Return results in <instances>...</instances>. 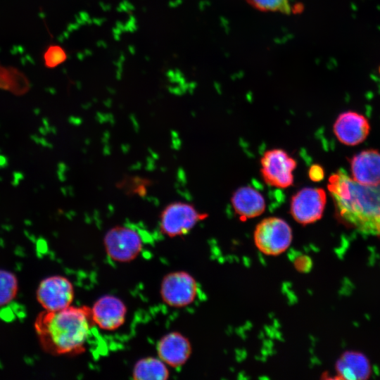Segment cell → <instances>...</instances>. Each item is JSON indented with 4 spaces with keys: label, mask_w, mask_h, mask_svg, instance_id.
<instances>
[{
    "label": "cell",
    "mask_w": 380,
    "mask_h": 380,
    "mask_svg": "<svg viewBox=\"0 0 380 380\" xmlns=\"http://www.w3.org/2000/svg\"><path fill=\"white\" fill-rule=\"evenodd\" d=\"M327 188L340 222L361 233L380 236V183L360 184L339 170L329 176Z\"/></svg>",
    "instance_id": "6da1fadb"
},
{
    "label": "cell",
    "mask_w": 380,
    "mask_h": 380,
    "mask_svg": "<svg viewBox=\"0 0 380 380\" xmlns=\"http://www.w3.org/2000/svg\"><path fill=\"white\" fill-rule=\"evenodd\" d=\"M94 325L91 308L71 305L57 311L44 310L34 323L41 347L53 355H76L84 352Z\"/></svg>",
    "instance_id": "7a4b0ae2"
},
{
    "label": "cell",
    "mask_w": 380,
    "mask_h": 380,
    "mask_svg": "<svg viewBox=\"0 0 380 380\" xmlns=\"http://www.w3.org/2000/svg\"><path fill=\"white\" fill-rule=\"evenodd\" d=\"M208 217L191 203L175 201L167 204L159 216L160 232L170 238L188 234L198 222Z\"/></svg>",
    "instance_id": "3957f363"
},
{
    "label": "cell",
    "mask_w": 380,
    "mask_h": 380,
    "mask_svg": "<svg viewBox=\"0 0 380 380\" xmlns=\"http://www.w3.org/2000/svg\"><path fill=\"white\" fill-rule=\"evenodd\" d=\"M293 233L290 225L283 219L269 217L255 227L253 240L255 246L267 255H279L290 246Z\"/></svg>",
    "instance_id": "277c9868"
},
{
    "label": "cell",
    "mask_w": 380,
    "mask_h": 380,
    "mask_svg": "<svg viewBox=\"0 0 380 380\" xmlns=\"http://www.w3.org/2000/svg\"><path fill=\"white\" fill-rule=\"evenodd\" d=\"M103 246L108 256L115 262H128L141 253L143 241L134 228L116 225L109 229L103 236Z\"/></svg>",
    "instance_id": "5b68a950"
},
{
    "label": "cell",
    "mask_w": 380,
    "mask_h": 380,
    "mask_svg": "<svg viewBox=\"0 0 380 380\" xmlns=\"http://www.w3.org/2000/svg\"><path fill=\"white\" fill-rule=\"evenodd\" d=\"M260 172L265 182L278 189H286L293 183L296 160L280 148L266 151L260 159Z\"/></svg>",
    "instance_id": "8992f818"
},
{
    "label": "cell",
    "mask_w": 380,
    "mask_h": 380,
    "mask_svg": "<svg viewBox=\"0 0 380 380\" xmlns=\"http://www.w3.org/2000/svg\"><path fill=\"white\" fill-rule=\"evenodd\" d=\"M197 292L196 280L184 271L167 274L160 284V293L163 301L172 308H183L191 304Z\"/></svg>",
    "instance_id": "52a82bcc"
},
{
    "label": "cell",
    "mask_w": 380,
    "mask_h": 380,
    "mask_svg": "<svg viewBox=\"0 0 380 380\" xmlns=\"http://www.w3.org/2000/svg\"><path fill=\"white\" fill-rule=\"evenodd\" d=\"M327 202L326 192L321 188L305 187L291 200L290 213L299 224L307 225L321 219Z\"/></svg>",
    "instance_id": "ba28073f"
},
{
    "label": "cell",
    "mask_w": 380,
    "mask_h": 380,
    "mask_svg": "<svg viewBox=\"0 0 380 380\" xmlns=\"http://www.w3.org/2000/svg\"><path fill=\"white\" fill-rule=\"evenodd\" d=\"M74 298L72 284L66 277L54 275L43 279L37 290L39 303L47 311H57L71 305Z\"/></svg>",
    "instance_id": "9c48e42d"
},
{
    "label": "cell",
    "mask_w": 380,
    "mask_h": 380,
    "mask_svg": "<svg viewBox=\"0 0 380 380\" xmlns=\"http://www.w3.org/2000/svg\"><path fill=\"white\" fill-rule=\"evenodd\" d=\"M91 311L95 325L106 331H114L125 323L127 307L119 298L106 295L95 301Z\"/></svg>",
    "instance_id": "30bf717a"
},
{
    "label": "cell",
    "mask_w": 380,
    "mask_h": 380,
    "mask_svg": "<svg viewBox=\"0 0 380 380\" xmlns=\"http://www.w3.org/2000/svg\"><path fill=\"white\" fill-rule=\"evenodd\" d=\"M333 130L341 143L348 146H355L367 138L369 133L370 125L364 115L354 111H346L338 116L334 124Z\"/></svg>",
    "instance_id": "8fae6325"
},
{
    "label": "cell",
    "mask_w": 380,
    "mask_h": 380,
    "mask_svg": "<svg viewBox=\"0 0 380 380\" xmlns=\"http://www.w3.org/2000/svg\"><path fill=\"white\" fill-rule=\"evenodd\" d=\"M192 348L189 340L177 331L163 336L157 344L158 357L167 365L179 367L190 357Z\"/></svg>",
    "instance_id": "7c38bea8"
},
{
    "label": "cell",
    "mask_w": 380,
    "mask_h": 380,
    "mask_svg": "<svg viewBox=\"0 0 380 380\" xmlns=\"http://www.w3.org/2000/svg\"><path fill=\"white\" fill-rule=\"evenodd\" d=\"M352 178L363 184L380 183V152L374 149L362 151L350 160Z\"/></svg>",
    "instance_id": "4fadbf2b"
},
{
    "label": "cell",
    "mask_w": 380,
    "mask_h": 380,
    "mask_svg": "<svg viewBox=\"0 0 380 380\" xmlns=\"http://www.w3.org/2000/svg\"><path fill=\"white\" fill-rule=\"evenodd\" d=\"M231 203L234 212L242 221L258 217L265 210L263 196L249 186L237 189L232 194Z\"/></svg>",
    "instance_id": "5bb4252c"
},
{
    "label": "cell",
    "mask_w": 380,
    "mask_h": 380,
    "mask_svg": "<svg viewBox=\"0 0 380 380\" xmlns=\"http://www.w3.org/2000/svg\"><path fill=\"white\" fill-rule=\"evenodd\" d=\"M339 379H367L372 374L368 358L357 351H346L339 357L335 365Z\"/></svg>",
    "instance_id": "9a60e30c"
},
{
    "label": "cell",
    "mask_w": 380,
    "mask_h": 380,
    "mask_svg": "<svg viewBox=\"0 0 380 380\" xmlns=\"http://www.w3.org/2000/svg\"><path fill=\"white\" fill-rule=\"evenodd\" d=\"M170 375L167 365L159 357H144L139 360L132 370L136 380H166Z\"/></svg>",
    "instance_id": "2e32d148"
},
{
    "label": "cell",
    "mask_w": 380,
    "mask_h": 380,
    "mask_svg": "<svg viewBox=\"0 0 380 380\" xmlns=\"http://www.w3.org/2000/svg\"><path fill=\"white\" fill-rule=\"evenodd\" d=\"M18 290V279L14 274L0 270V307L12 301Z\"/></svg>",
    "instance_id": "e0dca14e"
},
{
    "label": "cell",
    "mask_w": 380,
    "mask_h": 380,
    "mask_svg": "<svg viewBox=\"0 0 380 380\" xmlns=\"http://www.w3.org/2000/svg\"><path fill=\"white\" fill-rule=\"evenodd\" d=\"M151 181L147 178L129 177L124 178L118 183V188L122 189L127 194L142 196L147 193Z\"/></svg>",
    "instance_id": "ac0fdd59"
},
{
    "label": "cell",
    "mask_w": 380,
    "mask_h": 380,
    "mask_svg": "<svg viewBox=\"0 0 380 380\" xmlns=\"http://www.w3.org/2000/svg\"><path fill=\"white\" fill-rule=\"evenodd\" d=\"M255 8L262 11L289 14L291 11L289 0H246Z\"/></svg>",
    "instance_id": "d6986e66"
},
{
    "label": "cell",
    "mask_w": 380,
    "mask_h": 380,
    "mask_svg": "<svg viewBox=\"0 0 380 380\" xmlns=\"http://www.w3.org/2000/svg\"><path fill=\"white\" fill-rule=\"evenodd\" d=\"M43 58L47 68H53L66 61L67 53L58 45H51L46 49Z\"/></svg>",
    "instance_id": "ffe728a7"
},
{
    "label": "cell",
    "mask_w": 380,
    "mask_h": 380,
    "mask_svg": "<svg viewBox=\"0 0 380 380\" xmlns=\"http://www.w3.org/2000/svg\"><path fill=\"white\" fill-rule=\"evenodd\" d=\"M308 175L311 180L314 182H319L323 179L324 177V171L322 167L319 165H312L309 169Z\"/></svg>",
    "instance_id": "44dd1931"
}]
</instances>
